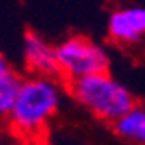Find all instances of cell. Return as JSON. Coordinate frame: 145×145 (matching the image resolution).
Instances as JSON below:
<instances>
[{"mask_svg": "<svg viewBox=\"0 0 145 145\" xmlns=\"http://www.w3.org/2000/svg\"><path fill=\"white\" fill-rule=\"evenodd\" d=\"M63 105V86L58 77L32 75L23 77L5 124L16 138L26 143L46 137L53 119Z\"/></svg>", "mask_w": 145, "mask_h": 145, "instance_id": "obj_1", "label": "cell"}, {"mask_svg": "<svg viewBox=\"0 0 145 145\" xmlns=\"http://www.w3.org/2000/svg\"><path fill=\"white\" fill-rule=\"evenodd\" d=\"M68 95L95 119L112 124L137 100L126 84L108 72L91 74L67 82Z\"/></svg>", "mask_w": 145, "mask_h": 145, "instance_id": "obj_2", "label": "cell"}, {"mask_svg": "<svg viewBox=\"0 0 145 145\" xmlns=\"http://www.w3.org/2000/svg\"><path fill=\"white\" fill-rule=\"evenodd\" d=\"M114 135L128 145H145V103L133 105L110 124Z\"/></svg>", "mask_w": 145, "mask_h": 145, "instance_id": "obj_6", "label": "cell"}, {"mask_svg": "<svg viewBox=\"0 0 145 145\" xmlns=\"http://www.w3.org/2000/svg\"><path fill=\"white\" fill-rule=\"evenodd\" d=\"M58 77L74 80L110 68V53L105 46L86 35H70L54 46Z\"/></svg>", "mask_w": 145, "mask_h": 145, "instance_id": "obj_3", "label": "cell"}, {"mask_svg": "<svg viewBox=\"0 0 145 145\" xmlns=\"http://www.w3.org/2000/svg\"><path fill=\"white\" fill-rule=\"evenodd\" d=\"M23 75L2 51H0V122H5L7 114L21 86Z\"/></svg>", "mask_w": 145, "mask_h": 145, "instance_id": "obj_7", "label": "cell"}, {"mask_svg": "<svg viewBox=\"0 0 145 145\" xmlns=\"http://www.w3.org/2000/svg\"><path fill=\"white\" fill-rule=\"evenodd\" d=\"M107 35L119 47H138L145 42V5H121L107 18Z\"/></svg>", "mask_w": 145, "mask_h": 145, "instance_id": "obj_4", "label": "cell"}, {"mask_svg": "<svg viewBox=\"0 0 145 145\" xmlns=\"http://www.w3.org/2000/svg\"><path fill=\"white\" fill-rule=\"evenodd\" d=\"M21 56H23L25 68L32 75L58 77L54 46L51 44L44 35H40L39 32L28 30L23 35Z\"/></svg>", "mask_w": 145, "mask_h": 145, "instance_id": "obj_5", "label": "cell"}, {"mask_svg": "<svg viewBox=\"0 0 145 145\" xmlns=\"http://www.w3.org/2000/svg\"><path fill=\"white\" fill-rule=\"evenodd\" d=\"M0 145H5V142H4V137L0 135Z\"/></svg>", "mask_w": 145, "mask_h": 145, "instance_id": "obj_8", "label": "cell"}]
</instances>
